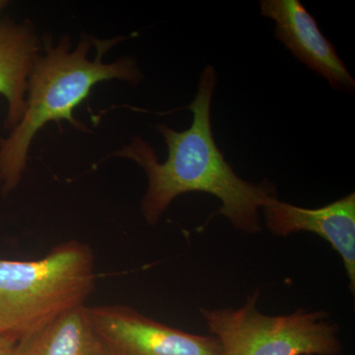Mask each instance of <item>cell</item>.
<instances>
[{
  "label": "cell",
  "instance_id": "cell-3",
  "mask_svg": "<svg viewBox=\"0 0 355 355\" xmlns=\"http://www.w3.org/2000/svg\"><path fill=\"white\" fill-rule=\"evenodd\" d=\"M96 280L92 249L76 240L38 260H0V335L17 343L84 307Z\"/></svg>",
  "mask_w": 355,
  "mask_h": 355
},
{
  "label": "cell",
  "instance_id": "cell-10",
  "mask_svg": "<svg viewBox=\"0 0 355 355\" xmlns=\"http://www.w3.org/2000/svg\"><path fill=\"white\" fill-rule=\"evenodd\" d=\"M15 345L14 340L0 335V355H13Z\"/></svg>",
  "mask_w": 355,
  "mask_h": 355
},
{
  "label": "cell",
  "instance_id": "cell-8",
  "mask_svg": "<svg viewBox=\"0 0 355 355\" xmlns=\"http://www.w3.org/2000/svg\"><path fill=\"white\" fill-rule=\"evenodd\" d=\"M36 51V39L27 26L8 19L0 22V94L8 102L6 128H15L25 113L27 79Z\"/></svg>",
  "mask_w": 355,
  "mask_h": 355
},
{
  "label": "cell",
  "instance_id": "cell-2",
  "mask_svg": "<svg viewBox=\"0 0 355 355\" xmlns=\"http://www.w3.org/2000/svg\"><path fill=\"white\" fill-rule=\"evenodd\" d=\"M113 41L103 42L95 60L87 58L91 43L81 42L69 53L64 42L46 46V55L35 60L29 80L25 113L7 139L0 140V184L4 193L14 190L24 172L30 144L40 128L51 121L67 120L76 127L73 110L85 100L93 86L118 78L139 83L141 74L135 60L123 58L114 64H103L102 57Z\"/></svg>",
  "mask_w": 355,
  "mask_h": 355
},
{
  "label": "cell",
  "instance_id": "cell-6",
  "mask_svg": "<svg viewBox=\"0 0 355 355\" xmlns=\"http://www.w3.org/2000/svg\"><path fill=\"white\" fill-rule=\"evenodd\" d=\"M261 11L275 22V36L306 67L335 90L354 92L355 81L335 46L299 0H261Z\"/></svg>",
  "mask_w": 355,
  "mask_h": 355
},
{
  "label": "cell",
  "instance_id": "cell-7",
  "mask_svg": "<svg viewBox=\"0 0 355 355\" xmlns=\"http://www.w3.org/2000/svg\"><path fill=\"white\" fill-rule=\"evenodd\" d=\"M266 225L279 237L293 233L312 232L327 240L342 258L349 280V289L355 291V193L319 209H305L275 198L261 209Z\"/></svg>",
  "mask_w": 355,
  "mask_h": 355
},
{
  "label": "cell",
  "instance_id": "cell-4",
  "mask_svg": "<svg viewBox=\"0 0 355 355\" xmlns=\"http://www.w3.org/2000/svg\"><path fill=\"white\" fill-rule=\"evenodd\" d=\"M260 292L238 309L200 308V315L220 343L222 355H338L340 328L326 311L296 310L268 316L258 309Z\"/></svg>",
  "mask_w": 355,
  "mask_h": 355
},
{
  "label": "cell",
  "instance_id": "cell-9",
  "mask_svg": "<svg viewBox=\"0 0 355 355\" xmlns=\"http://www.w3.org/2000/svg\"><path fill=\"white\" fill-rule=\"evenodd\" d=\"M86 306L18 340L13 355H94L102 352L89 323Z\"/></svg>",
  "mask_w": 355,
  "mask_h": 355
},
{
  "label": "cell",
  "instance_id": "cell-12",
  "mask_svg": "<svg viewBox=\"0 0 355 355\" xmlns=\"http://www.w3.org/2000/svg\"><path fill=\"white\" fill-rule=\"evenodd\" d=\"M94 355H105V354L103 352H98V354H96Z\"/></svg>",
  "mask_w": 355,
  "mask_h": 355
},
{
  "label": "cell",
  "instance_id": "cell-11",
  "mask_svg": "<svg viewBox=\"0 0 355 355\" xmlns=\"http://www.w3.org/2000/svg\"><path fill=\"white\" fill-rule=\"evenodd\" d=\"M6 6V1H1V0H0V10H1V9L3 8V7Z\"/></svg>",
  "mask_w": 355,
  "mask_h": 355
},
{
  "label": "cell",
  "instance_id": "cell-1",
  "mask_svg": "<svg viewBox=\"0 0 355 355\" xmlns=\"http://www.w3.org/2000/svg\"><path fill=\"white\" fill-rule=\"evenodd\" d=\"M216 86V69L207 65L200 74L195 99L186 107L193 114L191 127L176 132L167 125H157L168 148L164 163H159L153 147L139 137L119 151V156L132 159L146 173L148 187L141 202V212L150 225L157 223L179 196L202 191L222 202L212 216H223L233 227L256 234L261 230V209L277 197V189L270 180L253 184L238 176L217 146L211 125Z\"/></svg>",
  "mask_w": 355,
  "mask_h": 355
},
{
  "label": "cell",
  "instance_id": "cell-13",
  "mask_svg": "<svg viewBox=\"0 0 355 355\" xmlns=\"http://www.w3.org/2000/svg\"><path fill=\"white\" fill-rule=\"evenodd\" d=\"M307 355H311V354H307Z\"/></svg>",
  "mask_w": 355,
  "mask_h": 355
},
{
  "label": "cell",
  "instance_id": "cell-5",
  "mask_svg": "<svg viewBox=\"0 0 355 355\" xmlns=\"http://www.w3.org/2000/svg\"><path fill=\"white\" fill-rule=\"evenodd\" d=\"M86 314L105 355H222L216 336L173 328L130 306H86Z\"/></svg>",
  "mask_w": 355,
  "mask_h": 355
}]
</instances>
